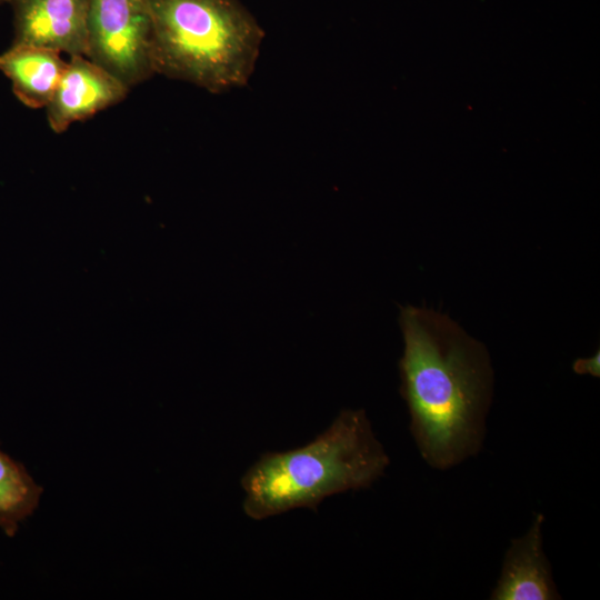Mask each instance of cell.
<instances>
[{
  "instance_id": "8fae6325",
  "label": "cell",
  "mask_w": 600,
  "mask_h": 600,
  "mask_svg": "<svg viewBox=\"0 0 600 600\" xmlns=\"http://www.w3.org/2000/svg\"><path fill=\"white\" fill-rule=\"evenodd\" d=\"M11 1H12V0H0V4L6 3V2H9V3H10Z\"/></svg>"
},
{
  "instance_id": "7a4b0ae2",
  "label": "cell",
  "mask_w": 600,
  "mask_h": 600,
  "mask_svg": "<svg viewBox=\"0 0 600 600\" xmlns=\"http://www.w3.org/2000/svg\"><path fill=\"white\" fill-rule=\"evenodd\" d=\"M390 459L362 409H343L309 443L262 454L241 477L242 510L256 521L312 509L331 496L370 488Z\"/></svg>"
},
{
  "instance_id": "8992f818",
  "label": "cell",
  "mask_w": 600,
  "mask_h": 600,
  "mask_svg": "<svg viewBox=\"0 0 600 600\" xmlns=\"http://www.w3.org/2000/svg\"><path fill=\"white\" fill-rule=\"evenodd\" d=\"M129 90L87 57L71 56L46 107L48 123L52 131L61 133L72 123L121 102Z\"/></svg>"
},
{
  "instance_id": "3957f363",
  "label": "cell",
  "mask_w": 600,
  "mask_h": 600,
  "mask_svg": "<svg viewBox=\"0 0 600 600\" xmlns=\"http://www.w3.org/2000/svg\"><path fill=\"white\" fill-rule=\"evenodd\" d=\"M154 73L212 93L247 84L264 37L237 0H147Z\"/></svg>"
},
{
  "instance_id": "30bf717a",
  "label": "cell",
  "mask_w": 600,
  "mask_h": 600,
  "mask_svg": "<svg viewBox=\"0 0 600 600\" xmlns=\"http://www.w3.org/2000/svg\"><path fill=\"white\" fill-rule=\"evenodd\" d=\"M573 371L578 374H590L600 377V352L599 350L590 358H579L572 364Z\"/></svg>"
},
{
  "instance_id": "6da1fadb",
  "label": "cell",
  "mask_w": 600,
  "mask_h": 600,
  "mask_svg": "<svg viewBox=\"0 0 600 600\" xmlns=\"http://www.w3.org/2000/svg\"><path fill=\"white\" fill-rule=\"evenodd\" d=\"M400 393L423 460L447 470L479 452L493 373L486 347L439 312L407 306Z\"/></svg>"
},
{
  "instance_id": "52a82bcc",
  "label": "cell",
  "mask_w": 600,
  "mask_h": 600,
  "mask_svg": "<svg viewBox=\"0 0 600 600\" xmlns=\"http://www.w3.org/2000/svg\"><path fill=\"white\" fill-rule=\"evenodd\" d=\"M544 516L537 513L530 529L507 550L491 600L561 599L542 548Z\"/></svg>"
},
{
  "instance_id": "ba28073f",
  "label": "cell",
  "mask_w": 600,
  "mask_h": 600,
  "mask_svg": "<svg viewBox=\"0 0 600 600\" xmlns=\"http://www.w3.org/2000/svg\"><path fill=\"white\" fill-rule=\"evenodd\" d=\"M67 61L51 49L12 44L0 53V72L10 81L14 96L32 109L50 102Z\"/></svg>"
},
{
  "instance_id": "9c48e42d",
  "label": "cell",
  "mask_w": 600,
  "mask_h": 600,
  "mask_svg": "<svg viewBox=\"0 0 600 600\" xmlns=\"http://www.w3.org/2000/svg\"><path fill=\"white\" fill-rule=\"evenodd\" d=\"M42 492L26 468L0 449V528L7 536L13 537L34 512Z\"/></svg>"
},
{
  "instance_id": "5b68a950",
  "label": "cell",
  "mask_w": 600,
  "mask_h": 600,
  "mask_svg": "<svg viewBox=\"0 0 600 600\" xmlns=\"http://www.w3.org/2000/svg\"><path fill=\"white\" fill-rule=\"evenodd\" d=\"M12 44L71 56L87 53L89 0H12Z\"/></svg>"
},
{
  "instance_id": "277c9868",
  "label": "cell",
  "mask_w": 600,
  "mask_h": 600,
  "mask_svg": "<svg viewBox=\"0 0 600 600\" xmlns=\"http://www.w3.org/2000/svg\"><path fill=\"white\" fill-rule=\"evenodd\" d=\"M86 57L129 89L154 74L147 0H89Z\"/></svg>"
}]
</instances>
